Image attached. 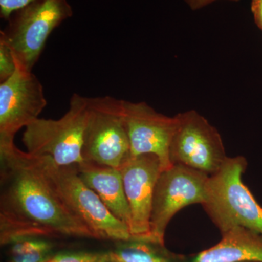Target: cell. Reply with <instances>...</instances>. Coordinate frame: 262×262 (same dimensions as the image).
Masks as SVG:
<instances>
[{
	"label": "cell",
	"mask_w": 262,
	"mask_h": 262,
	"mask_svg": "<svg viewBox=\"0 0 262 262\" xmlns=\"http://www.w3.org/2000/svg\"><path fill=\"white\" fill-rule=\"evenodd\" d=\"M222 235L220 243L198 253L192 262H262V234L236 227Z\"/></svg>",
	"instance_id": "cell-13"
},
{
	"label": "cell",
	"mask_w": 262,
	"mask_h": 262,
	"mask_svg": "<svg viewBox=\"0 0 262 262\" xmlns=\"http://www.w3.org/2000/svg\"><path fill=\"white\" fill-rule=\"evenodd\" d=\"M108 253L107 262H178L179 258L165 246L135 239L120 242Z\"/></svg>",
	"instance_id": "cell-14"
},
{
	"label": "cell",
	"mask_w": 262,
	"mask_h": 262,
	"mask_svg": "<svg viewBox=\"0 0 262 262\" xmlns=\"http://www.w3.org/2000/svg\"><path fill=\"white\" fill-rule=\"evenodd\" d=\"M82 155L84 161L119 169L130 158L122 100L110 96L89 98Z\"/></svg>",
	"instance_id": "cell-6"
},
{
	"label": "cell",
	"mask_w": 262,
	"mask_h": 262,
	"mask_svg": "<svg viewBox=\"0 0 262 262\" xmlns=\"http://www.w3.org/2000/svg\"><path fill=\"white\" fill-rule=\"evenodd\" d=\"M10 246L9 262H42L51 256L53 247L42 237H23Z\"/></svg>",
	"instance_id": "cell-15"
},
{
	"label": "cell",
	"mask_w": 262,
	"mask_h": 262,
	"mask_svg": "<svg viewBox=\"0 0 262 262\" xmlns=\"http://www.w3.org/2000/svg\"><path fill=\"white\" fill-rule=\"evenodd\" d=\"M35 0H0V17L8 20L15 11Z\"/></svg>",
	"instance_id": "cell-18"
},
{
	"label": "cell",
	"mask_w": 262,
	"mask_h": 262,
	"mask_svg": "<svg viewBox=\"0 0 262 262\" xmlns=\"http://www.w3.org/2000/svg\"><path fill=\"white\" fill-rule=\"evenodd\" d=\"M122 115L126 128L130 157L154 155L163 170L172 166L169 149L176 128V117L158 113L146 102L122 100Z\"/></svg>",
	"instance_id": "cell-10"
},
{
	"label": "cell",
	"mask_w": 262,
	"mask_h": 262,
	"mask_svg": "<svg viewBox=\"0 0 262 262\" xmlns=\"http://www.w3.org/2000/svg\"><path fill=\"white\" fill-rule=\"evenodd\" d=\"M169 158L172 165H181L211 176L228 157L220 132L195 110L175 115Z\"/></svg>",
	"instance_id": "cell-7"
},
{
	"label": "cell",
	"mask_w": 262,
	"mask_h": 262,
	"mask_svg": "<svg viewBox=\"0 0 262 262\" xmlns=\"http://www.w3.org/2000/svg\"><path fill=\"white\" fill-rule=\"evenodd\" d=\"M108 252H64L51 254L42 262H107Z\"/></svg>",
	"instance_id": "cell-16"
},
{
	"label": "cell",
	"mask_w": 262,
	"mask_h": 262,
	"mask_svg": "<svg viewBox=\"0 0 262 262\" xmlns=\"http://www.w3.org/2000/svg\"><path fill=\"white\" fill-rule=\"evenodd\" d=\"M251 11H252L255 23L262 32V0H252Z\"/></svg>",
	"instance_id": "cell-19"
},
{
	"label": "cell",
	"mask_w": 262,
	"mask_h": 262,
	"mask_svg": "<svg viewBox=\"0 0 262 262\" xmlns=\"http://www.w3.org/2000/svg\"><path fill=\"white\" fill-rule=\"evenodd\" d=\"M192 10H198L211 5L219 0H184ZM229 2H238L239 0H226Z\"/></svg>",
	"instance_id": "cell-20"
},
{
	"label": "cell",
	"mask_w": 262,
	"mask_h": 262,
	"mask_svg": "<svg viewBox=\"0 0 262 262\" xmlns=\"http://www.w3.org/2000/svg\"><path fill=\"white\" fill-rule=\"evenodd\" d=\"M131 214L132 239L150 242V220L157 182L163 171L154 155L130 157L120 168Z\"/></svg>",
	"instance_id": "cell-11"
},
{
	"label": "cell",
	"mask_w": 262,
	"mask_h": 262,
	"mask_svg": "<svg viewBox=\"0 0 262 262\" xmlns=\"http://www.w3.org/2000/svg\"><path fill=\"white\" fill-rule=\"evenodd\" d=\"M209 176L181 165H173L160 173L153 196L150 220V242L165 246L170 220L185 207L203 204Z\"/></svg>",
	"instance_id": "cell-8"
},
{
	"label": "cell",
	"mask_w": 262,
	"mask_h": 262,
	"mask_svg": "<svg viewBox=\"0 0 262 262\" xmlns=\"http://www.w3.org/2000/svg\"><path fill=\"white\" fill-rule=\"evenodd\" d=\"M88 116L89 98L74 94L68 112L61 118H38L25 127L22 141L27 152L51 157L59 166L82 163Z\"/></svg>",
	"instance_id": "cell-5"
},
{
	"label": "cell",
	"mask_w": 262,
	"mask_h": 262,
	"mask_svg": "<svg viewBox=\"0 0 262 262\" xmlns=\"http://www.w3.org/2000/svg\"><path fill=\"white\" fill-rule=\"evenodd\" d=\"M0 242L23 237L95 239L69 209L37 155L0 145Z\"/></svg>",
	"instance_id": "cell-1"
},
{
	"label": "cell",
	"mask_w": 262,
	"mask_h": 262,
	"mask_svg": "<svg viewBox=\"0 0 262 262\" xmlns=\"http://www.w3.org/2000/svg\"><path fill=\"white\" fill-rule=\"evenodd\" d=\"M77 168L84 184L98 194L108 211L130 229V207L120 169L85 161Z\"/></svg>",
	"instance_id": "cell-12"
},
{
	"label": "cell",
	"mask_w": 262,
	"mask_h": 262,
	"mask_svg": "<svg viewBox=\"0 0 262 262\" xmlns=\"http://www.w3.org/2000/svg\"><path fill=\"white\" fill-rule=\"evenodd\" d=\"M247 165L244 157H228L208 177L201 206L222 234L243 227L262 234V207L243 182Z\"/></svg>",
	"instance_id": "cell-2"
},
{
	"label": "cell",
	"mask_w": 262,
	"mask_h": 262,
	"mask_svg": "<svg viewBox=\"0 0 262 262\" xmlns=\"http://www.w3.org/2000/svg\"><path fill=\"white\" fill-rule=\"evenodd\" d=\"M15 58L10 48L0 41V82L9 79L16 70Z\"/></svg>",
	"instance_id": "cell-17"
},
{
	"label": "cell",
	"mask_w": 262,
	"mask_h": 262,
	"mask_svg": "<svg viewBox=\"0 0 262 262\" xmlns=\"http://www.w3.org/2000/svg\"><path fill=\"white\" fill-rule=\"evenodd\" d=\"M37 157L65 204L92 232L95 239L118 242L132 239L127 225L108 211L98 194L84 184L77 165L59 166L51 157Z\"/></svg>",
	"instance_id": "cell-4"
},
{
	"label": "cell",
	"mask_w": 262,
	"mask_h": 262,
	"mask_svg": "<svg viewBox=\"0 0 262 262\" xmlns=\"http://www.w3.org/2000/svg\"><path fill=\"white\" fill-rule=\"evenodd\" d=\"M73 14L68 0H35L10 15L0 41L10 48L18 67L32 71L52 32Z\"/></svg>",
	"instance_id": "cell-3"
},
{
	"label": "cell",
	"mask_w": 262,
	"mask_h": 262,
	"mask_svg": "<svg viewBox=\"0 0 262 262\" xmlns=\"http://www.w3.org/2000/svg\"><path fill=\"white\" fill-rule=\"evenodd\" d=\"M46 106L40 81L32 71L17 66L0 84V145L15 144L17 133L39 118Z\"/></svg>",
	"instance_id": "cell-9"
}]
</instances>
